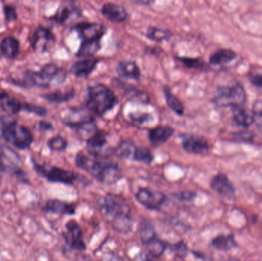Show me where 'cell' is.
Segmentation results:
<instances>
[{
    "instance_id": "9a60e30c",
    "label": "cell",
    "mask_w": 262,
    "mask_h": 261,
    "mask_svg": "<svg viewBox=\"0 0 262 261\" xmlns=\"http://www.w3.org/2000/svg\"><path fill=\"white\" fill-rule=\"evenodd\" d=\"M55 42V35L49 29L39 27L35 30L33 35V47L37 52H47Z\"/></svg>"
},
{
    "instance_id": "277c9868",
    "label": "cell",
    "mask_w": 262,
    "mask_h": 261,
    "mask_svg": "<svg viewBox=\"0 0 262 261\" xmlns=\"http://www.w3.org/2000/svg\"><path fill=\"white\" fill-rule=\"evenodd\" d=\"M67 78V72L56 64H48L38 72L26 73L25 82L42 87H50L62 84Z\"/></svg>"
},
{
    "instance_id": "5bb4252c",
    "label": "cell",
    "mask_w": 262,
    "mask_h": 261,
    "mask_svg": "<svg viewBox=\"0 0 262 261\" xmlns=\"http://www.w3.org/2000/svg\"><path fill=\"white\" fill-rule=\"evenodd\" d=\"M210 188L217 194L228 199H232L235 195V186L224 173H218L212 178Z\"/></svg>"
},
{
    "instance_id": "44dd1931",
    "label": "cell",
    "mask_w": 262,
    "mask_h": 261,
    "mask_svg": "<svg viewBox=\"0 0 262 261\" xmlns=\"http://www.w3.org/2000/svg\"><path fill=\"white\" fill-rule=\"evenodd\" d=\"M175 130L169 126H158L148 130V139L152 145L159 146L167 142Z\"/></svg>"
},
{
    "instance_id": "603a6c76",
    "label": "cell",
    "mask_w": 262,
    "mask_h": 261,
    "mask_svg": "<svg viewBox=\"0 0 262 261\" xmlns=\"http://www.w3.org/2000/svg\"><path fill=\"white\" fill-rule=\"evenodd\" d=\"M82 15V11L77 6H62L58 9L55 15L52 17V19L61 24H64L70 21L72 18L76 19V18H81Z\"/></svg>"
},
{
    "instance_id": "ab89813d",
    "label": "cell",
    "mask_w": 262,
    "mask_h": 261,
    "mask_svg": "<svg viewBox=\"0 0 262 261\" xmlns=\"http://www.w3.org/2000/svg\"><path fill=\"white\" fill-rule=\"evenodd\" d=\"M2 107H3L4 110L12 112V113H17V112L20 111L21 109L23 108V105H21V103L15 99L6 100L2 104Z\"/></svg>"
},
{
    "instance_id": "d6986e66",
    "label": "cell",
    "mask_w": 262,
    "mask_h": 261,
    "mask_svg": "<svg viewBox=\"0 0 262 261\" xmlns=\"http://www.w3.org/2000/svg\"><path fill=\"white\" fill-rule=\"evenodd\" d=\"M98 63L99 60L93 58L75 61L71 67L70 73L78 78H88L97 68Z\"/></svg>"
},
{
    "instance_id": "7dc6e473",
    "label": "cell",
    "mask_w": 262,
    "mask_h": 261,
    "mask_svg": "<svg viewBox=\"0 0 262 261\" xmlns=\"http://www.w3.org/2000/svg\"><path fill=\"white\" fill-rule=\"evenodd\" d=\"M6 96V92L4 91V90H2L1 88H0V99H2V98H5V97Z\"/></svg>"
},
{
    "instance_id": "f546056e",
    "label": "cell",
    "mask_w": 262,
    "mask_h": 261,
    "mask_svg": "<svg viewBox=\"0 0 262 261\" xmlns=\"http://www.w3.org/2000/svg\"><path fill=\"white\" fill-rule=\"evenodd\" d=\"M2 52L6 56L9 58H15L18 55L19 44L18 41L13 37H6L2 41Z\"/></svg>"
},
{
    "instance_id": "d6a6232c",
    "label": "cell",
    "mask_w": 262,
    "mask_h": 261,
    "mask_svg": "<svg viewBox=\"0 0 262 261\" xmlns=\"http://www.w3.org/2000/svg\"><path fill=\"white\" fill-rule=\"evenodd\" d=\"M176 59L178 60L185 67L189 69L195 70H206L209 68L208 64L201 58H191V57L177 56Z\"/></svg>"
},
{
    "instance_id": "9c48e42d",
    "label": "cell",
    "mask_w": 262,
    "mask_h": 261,
    "mask_svg": "<svg viewBox=\"0 0 262 261\" xmlns=\"http://www.w3.org/2000/svg\"><path fill=\"white\" fill-rule=\"evenodd\" d=\"M73 29L78 33L81 41H101L107 32V28L102 24L89 21L76 23Z\"/></svg>"
},
{
    "instance_id": "5b68a950",
    "label": "cell",
    "mask_w": 262,
    "mask_h": 261,
    "mask_svg": "<svg viewBox=\"0 0 262 261\" xmlns=\"http://www.w3.org/2000/svg\"><path fill=\"white\" fill-rule=\"evenodd\" d=\"M212 103L216 107L240 108L246 101V93L240 83L229 86H220L214 93Z\"/></svg>"
},
{
    "instance_id": "8992f818",
    "label": "cell",
    "mask_w": 262,
    "mask_h": 261,
    "mask_svg": "<svg viewBox=\"0 0 262 261\" xmlns=\"http://www.w3.org/2000/svg\"><path fill=\"white\" fill-rule=\"evenodd\" d=\"M3 136L9 144L20 150L29 148L33 140L32 133L17 123H9L3 130Z\"/></svg>"
},
{
    "instance_id": "e575fe53",
    "label": "cell",
    "mask_w": 262,
    "mask_h": 261,
    "mask_svg": "<svg viewBox=\"0 0 262 261\" xmlns=\"http://www.w3.org/2000/svg\"><path fill=\"white\" fill-rule=\"evenodd\" d=\"M145 247H146V251L151 256L156 257V258H158L164 254L166 248H167V245H166V242H163V241L157 238V239H154L149 243L146 244Z\"/></svg>"
},
{
    "instance_id": "8fae6325",
    "label": "cell",
    "mask_w": 262,
    "mask_h": 261,
    "mask_svg": "<svg viewBox=\"0 0 262 261\" xmlns=\"http://www.w3.org/2000/svg\"><path fill=\"white\" fill-rule=\"evenodd\" d=\"M61 119H62L63 124L73 130L88 123L95 121L93 114L85 107L84 108L70 107L64 111Z\"/></svg>"
},
{
    "instance_id": "ffe728a7",
    "label": "cell",
    "mask_w": 262,
    "mask_h": 261,
    "mask_svg": "<svg viewBox=\"0 0 262 261\" xmlns=\"http://www.w3.org/2000/svg\"><path fill=\"white\" fill-rule=\"evenodd\" d=\"M115 82L117 83L118 86H120L121 88L124 90L125 98L129 101L142 104H148L150 101L149 94L146 91L140 90V89L137 88V87L130 85V84H124L120 80H116Z\"/></svg>"
},
{
    "instance_id": "d4e9b609",
    "label": "cell",
    "mask_w": 262,
    "mask_h": 261,
    "mask_svg": "<svg viewBox=\"0 0 262 261\" xmlns=\"http://www.w3.org/2000/svg\"><path fill=\"white\" fill-rule=\"evenodd\" d=\"M138 233L140 241L143 245L157 239V233L154 225L146 219H141L138 226Z\"/></svg>"
},
{
    "instance_id": "52a82bcc",
    "label": "cell",
    "mask_w": 262,
    "mask_h": 261,
    "mask_svg": "<svg viewBox=\"0 0 262 261\" xmlns=\"http://www.w3.org/2000/svg\"><path fill=\"white\" fill-rule=\"evenodd\" d=\"M33 165L36 173L47 179L49 182L73 185L78 179V174L70 170L50 165H39L35 162Z\"/></svg>"
},
{
    "instance_id": "f35d334b",
    "label": "cell",
    "mask_w": 262,
    "mask_h": 261,
    "mask_svg": "<svg viewBox=\"0 0 262 261\" xmlns=\"http://www.w3.org/2000/svg\"><path fill=\"white\" fill-rule=\"evenodd\" d=\"M171 250L175 254L176 257H179V258H184L188 254L187 245L183 241L177 242L175 245H172Z\"/></svg>"
},
{
    "instance_id": "f1b7e54d",
    "label": "cell",
    "mask_w": 262,
    "mask_h": 261,
    "mask_svg": "<svg viewBox=\"0 0 262 261\" xmlns=\"http://www.w3.org/2000/svg\"><path fill=\"white\" fill-rule=\"evenodd\" d=\"M101 49V41H81L79 49L76 52L78 58H89L96 55Z\"/></svg>"
},
{
    "instance_id": "bcb514c9",
    "label": "cell",
    "mask_w": 262,
    "mask_h": 261,
    "mask_svg": "<svg viewBox=\"0 0 262 261\" xmlns=\"http://www.w3.org/2000/svg\"><path fill=\"white\" fill-rule=\"evenodd\" d=\"M134 4L140 5V6H150L151 4L154 3V1H150V0H136V1H133Z\"/></svg>"
},
{
    "instance_id": "2e32d148",
    "label": "cell",
    "mask_w": 262,
    "mask_h": 261,
    "mask_svg": "<svg viewBox=\"0 0 262 261\" xmlns=\"http://www.w3.org/2000/svg\"><path fill=\"white\" fill-rule=\"evenodd\" d=\"M107 144V133L104 130H98L86 140L88 151L95 158H101L103 156V150Z\"/></svg>"
},
{
    "instance_id": "7c38bea8",
    "label": "cell",
    "mask_w": 262,
    "mask_h": 261,
    "mask_svg": "<svg viewBox=\"0 0 262 261\" xmlns=\"http://www.w3.org/2000/svg\"><path fill=\"white\" fill-rule=\"evenodd\" d=\"M185 151L192 154H204L209 150L208 141L203 136L195 134H183L180 136Z\"/></svg>"
},
{
    "instance_id": "c3c4849f",
    "label": "cell",
    "mask_w": 262,
    "mask_h": 261,
    "mask_svg": "<svg viewBox=\"0 0 262 261\" xmlns=\"http://www.w3.org/2000/svg\"><path fill=\"white\" fill-rule=\"evenodd\" d=\"M226 261H240L239 260H237V259L235 258H229L227 259Z\"/></svg>"
},
{
    "instance_id": "ba28073f",
    "label": "cell",
    "mask_w": 262,
    "mask_h": 261,
    "mask_svg": "<svg viewBox=\"0 0 262 261\" xmlns=\"http://www.w3.org/2000/svg\"><path fill=\"white\" fill-rule=\"evenodd\" d=\"M135 198L140 205L152 211H160L167 201L166 196L163 193L152 191L148 188H139Z\"/></svg>"
},
{
    "instance_id": "f6af8a7d",
    "label": "cell",
    "mask_w": 262,
    "mask_h": 261,
    "mask_svg": "<svg viewBox=\"0 0 262 261\" xmlns=\"http://www.w3.org/2000/svg\"><path fill=\"white\" fill-rule=\"evenodd\" d=\"M255 114V123H256L258 128L262 131V110L254 112Z\"/></svg>"
},
{
    "instance_id": "484cf974",
    "label": "cell",
    "mask_w": 262,
    "mask_h": 261,
    "mask_svg": "<svg viewBox=\"0 0 262 261\" xmlns=\"http://www.w3.org/2000/svg\"><path fill=\"white\" fill-rule=\"evenodd\" d=\"M232 119L237 125L244 128H248L255 123V114L254 112L244 110L240 107V108L234 109Z\"/></svg>"
},
{
    "instance_id": "d590c367",
    "label": "cell",
    "mask_w": 262,
    "mask_h": 261,
    "mask_svg": "<svg viewBox=\"0 0 262 261\" xmlns=\"http://www.w3.org/2000/svg\"><path fill=\"white\" fill-rule=\"evenodd\" d=\"M132 159L137 162L150 165L154 161V156L149 149L145 147H137Z\"/></svg>"
},
{
    "instance_id": "681fc988",
    "label": "cell",
    "mask_w": 262,
    "mask_h": 261,
    "mask_svg": "<svg viewBox=\"0 0 262 261\" xmlns=\"http://www.w3.org/2000/svg\"><path fill=\"white\" fill-rule=\"evenodd\" d=\"M143 261H154V260H149V259H146V260H143Z\"/></svg>"
},
{
    "instance_id": "74e56055",
    "label": "cell",
    "mask_w": 262,
    "mask_h": 261,
    "mask_svg": "<svg viewBox=\"0 0 262 261\" xmlns=\"http://www.w3.org/2000/svg\"><path fill=\"white\" fill-rule=\"evenodd\" d=\"M48 146L53 151L62 152L67 148L68 142L64 137L58 135L49 139Z\"/></svg>"
},
{
    "instance_id": "e0dca14e",
    "label": "cell",
    "mask_w": 262,
    "mask_h": 261,
    "mask_svg": "<svg viewBox=\"0 0 262 261\" xmlns=\"http://www.w3.org/2000/svg\"><path fill=\"white\" fill-rule=\"evenodd\" d=\"M75 208L76 205L75 204L63 202L58 199H49L46 201L41 210L44 212L50 214L73 216L75 214Z\"/></svg>"
},
{
    "instance_id": "cb8c5ba5",
    "label": "cell",
    "mask_w": 262,
    "mask_h": 261,
    "mask_svg": "<svg viewBox=\"0 0 262 261\" xmlns=\"http://www.w3.org/2000/svg\"><path fill=\"white\" fill-rule=\"evenodd\" d=\"M211 246L220 251H229L238 248V245L232 234H219L211 241Z\"/></svg>"
},
{
    "instance_id": "b9f144b4",
    "label": "cell",
    "mask_w": 262,
    "mask_h": 261,
    "mask_svg": "<svg viewBox=\"0 0 262 261\" xmlns=\"http://www.w3.org/2000/svg\"><path fill=\"white\" fill-rule=\"evenodd\" d=\"M25 108L29 110V111L33 112V113H36L38 115H41V116H44V115L46 114V109L43 108V107H38V106L28 104V105L25 106Z\"/></svg>"
},
{
    "instance_id": "83f0119b",
    "label": "cell",
    "mask_w": 262,
    "mask_h": 261,
    "mask_svg": "<svg viewBox=\"0 0 262 261\" xmlns=\"http://www.w3.org/2000/svg\"><path fill=\"white\" fill-rule=\"evenodd\" d=\"M236 57V53L231 49H218L209 57V62L214 65H220L233 61Z\"/></svg>"
},
{
    "instance_id": "6da1fadb",
    "label": "cell",
    "mask_w": 262,
    "mask_h": 261,
    "mask_svg": "<svg viewBox=\"0 0 262 261\" xmlns=\"http://www.w3.org/2000/svg\"><path fill=\"white\" fill-rule=\"evenodd\" d=\"M98 205L101 214L117 232L127 234L133 231L134 218L124 199L108 193L98 200Z\"/></svg>"
},
{
    "instance_id": "30bf717a",
    "label": "cell",
    "mask_w": 262,
    "mask_h": 261,
    "mask_svg": "<svg viewBox=\"0 0 262 261\" xmlns=\"http://www.w3.org/2000/svg\"><path fill=\"white\" fill-rule=\"evenodd\" d=\"M62 236L68 246L72 250L85 251L86 245L82 229L76 221L70 220L66 223V230L63 231Z\"/></svg>"
},
{
    "instance_id": "836d02e7",
    "label": "cell",
    "mask_w": 262,
    "mask_h": 261,
    "mask_svg": "<svg viewBox=\"0 0 262 261\" xmlns=\"http://www.w3.org/2000/svg\"><path fill=\"white\" fill-rule=\"evenodd\" d=\"M75 96V91L73 88L66 91H55L53 93H48L44 96L45 99L48 100L52 103H61L68 102L70 100L73 99Z\"/></svg>"
},
{
    "instance_id": "4fadbf2b",
    "label": "cell",
    "mask_w": 262,
    "mask_h": 261,
    "mask_svg": "<svg viewBox=\"0 0 262 261\" xmlns=\"http://www.w3.org/2000/svg\"><path fill=\"white\" fill-rule=\"evenodd\" d=\"M18 162L19 157L15 152L9 148H3L0 152V174L12 172V174L21 176L24 179V173L18 168Z\"/></svg>"
},
{
    "instance_id": "4dcf8cb0",
    "label": "cell",
    "mask_w": 262,
    "mask_h": 261,
    "mask_svg": "<svg viewBox=\"0 0 262 261\" xmlns=\"http://www.w3.org/2000/svg\"><path fill=\"white\" fill-rule=\"evenodd\" d=\"M136 148H137V146L135 145L134 141L130 140V139H124V140L121 141L117 146L115 153L121 159H131L134 156Z\"/></svg>"
},
{
    "instance_id": "7a4b0ae2",
    "label": "cell",
    "mask_w": 262,
    "mask_h": 261,
    "mask_svg": "<svg viewBox=\"0 0 262 261\" xmlns=\"http://www.w3.org/2000/svg\"><path fill=\"white\" fill-rule=\"evenodd\" d=\"M75 165L101 183L113 184L118 182L121 177V170L118 164L108 161L91 159L83 153H78L76 155Z\"/></svg>"
},
{
    "instance_id": "4316f807",
    "label": "cell",
    "mask_w": 262,
    "mask_h": 261,
    "mask_svg": "<svg viewBox=\"0 0 262 261\" xmlns=\"http://www.w3.org/2000/svg\"><path fill=\"white\" fill-rule=\"evenodd\" d=\"M163 91L166 104H167L169 109L172 110L178 116H183L185 111V107L183 103L177 98L176 95L172 93V90L168 86H163Z\"/></svg>"
},
{
    "instance_id": "60d3db41",
    "label": "cell",
    "mask_w": 262,
    "mask_h": 261,
    "mask_svg": "<svg viewBox=\"0 0 262 261\" xmlns=\"http://www.w3.org/2000/svg\"><path fill=\"white\" fill-rule=\"evenodd\" d=\"M173 196H175L179 200L185 201V202H192L196 198L197 195L196 193H193V192L184 191L174 194Z\"/></svg>"
},
{
    "instance_id": "8d00e7d4",
    "label": "cell",
    "mask_w": 262,
    "mask_h": 261,
    "mask_svg": "<svg viewBox=\"0 0 262 261\" xmlns=\"http://www.w3.org/2000/svg\"><path fill=\"white\" fill-rule=\"evenodd\" d=\"M128 118L133 124L141 126L152 121V116L151 113L143 112H132L128 114Z\"/></svg>"
},
{
    "instance_id": "1f68e13d",
    "label": "cell",
    "mask_w": 262,
    "mask_h": 261,
    "mask_svg": "<svg viewBox=\"0 0 262 261\" xmlns=\"http://www.w3.org/2000/svg\"><path fill=\"white\" fill-rule=\"evenodd\" d=\"M172 34L170 31L166 29H160V28L150 26L148 28L146 32V37L148 39L156 42H162L169 39L172 37Z\"/></svg>"
},
{
    "instance_id": "7402d4cb",
    "label": "cell",
    "mask_w": 262,
    "mask_h": 261,
    "mask_svg": "<svg viewBox=\"0 0 262 261\" xmlns=\"http://www.w3.org/2000/svg\"><path fill=\"white\" fill-rule=\"evenodd\" d=\"M117 73L125 79L139 81L141 77V70L137 62L134 61H121L116 67Z\"/></svg>"
},
{
    "instance_id": "7bdbcfd3",
    "label": "cell",
    "mask_w": 262,
    "mask_h": 261,
    "mask_svg": "<svg viewBox=\"0 0 262 261\" xmlns=\"http://www.w3.org/2000/svg\"><path fill=\"white\" fill-rule=\"evenodd\" d=\"M5 15H6V18L8 21L15 19V18H16L15 9L11 6H7L5 7Z\"/></svg>"
},
{
    "instance_id": "ee69618b",
    "label": "cell",
    "mask_w": 262,
    "mask_h": 261,
    "mask_svg": "<svg viewBox=\"0 0 262 261\" xmlns=\"http://www.w3.org/2000/svg\"><path fill=\"white\" fill-rule=\"evenodd\" d=\"M250 81L254 85L262 88V75H255L251 77Z\"/></svg>"
},
{
    "instance_id": "ac0fdd59",
    "label": "cell",
    "mask_w": 262,
    "mask_h": 261,
    "mask_svg": "<svg viewBox=\"0 0 262 261\" xmlns=\"http://www.w3.org/2000/svg\"><path fill=\"white\" fill-rule=\"evenodd\" d=\"M101 12L103 16L105 17L107 20L115 23L124 22L128 16L125 8L113 3H107L103 5Z\"/></svg>"
},
{
    "instance_id": "3957f363",
    "label": "cell",
    "mask_w": 262,
    "mask_h": 261,
    "mask_svg": "<svg viewBox=\"0 0 262 261\" xmlns=\"http://www.w3.org/2000/svg\"><path fill=\"white\" fill-rule=\"evenodd\" d=\"M118 104V97L107 86L98 83L88 87L84 107L91 113L98 116H104Z\"/></svg>"
}]
</instances>
